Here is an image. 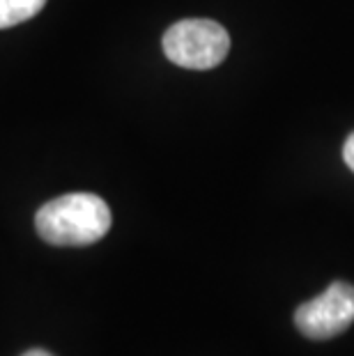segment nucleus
<instances>
[{
  "label": "nucleus",
  "instance_id": "3",
  "mask_svg": "<svg viewBox=\"0 0 354 356\" xmlns=\"http://www.w3.org/2000/svg\"><path fill=\"white\" fill-rule=\"evenodd\" d=\"M354 322V285L336 280L315 299L301 304L295 313L297 329L306 338H334Z\"/></svg>",
  "mask_w": 354,
  "mask_h": 356
},
{
  "label": "nucleus",
  "instance_id": "5",
  "mask_svg": "<svg viewBox=\"0 0 354 356\" xmlns=\"http://www.w3.org/2000/svg\"><path fill=\"white\" fill-rule=\"evenodd\" d=\"M343 159H345V163H348V168L354 172V134H350L348 140H345V145H343Z\"/></svg>",
  "mask_w": 354,
  "mask_h": 356
},
{
  "label": "nucleus",
  "instance_id": "2",
  "mask_svg": "<svg viewBox=\"0 0 354 356\" xmlns=\"http://www.w3.org/2000/svg\"><path fill=\"white\" fill-rule=\"evenodd\" d=\"M230 51V35L216 21L184 19L163 35V53L170 63L184 70H212L221 65Z\"/></svg>",
  "mask_w": 354,
  "mask_h": 356
},
{
  "label": "nucleus",
  "instance_id": "4",
  "mask_svg": "<svg viewBox=\"0 0 354 356\" xmlns=\"http://www.w3.org/2000/svg\"><path fill=\"white\" fill-rule=\"evenodd\" d=\"M47 0H0V28H12L33 19Z\"/></svg>",
  "mask_w": 354,
  "mask_h": 356
},
{
  "label": "nucleus",
  "instance_id": "6",
  "mask_svg": "<svg viewBox=\"0 0 354 356\" xmlns=\"http://www.w3.org/2000/svg\"><path fill=\"white\" fill-rule=\"evenodd\" d=\"M24 356H54V354H49V352H44V350H30Z\"/></svg>",
  "mask_w": 354,
  "mask_h": 356
},
{
  "label": "nucleus",
  "instance_id": "1",
  "mask_svg": "<svg viewBox=\"0 0 354 356\" xmlns=\"http://www.w3.org/2000/svg\"><path fill=\"white\" fill-rule=\"evenodd\" d=\"M111 209L95 193H67L37 211L35 228L47 244L90 246L111 230Z\"/></svg>",
  "mask_w": 354,
  "mask_h": 356
}]
</instances>
